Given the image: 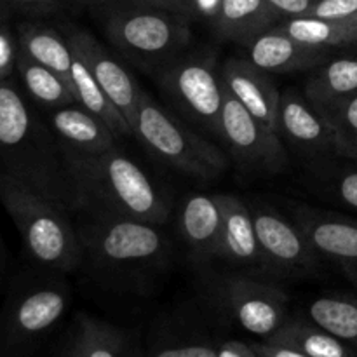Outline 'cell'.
I'll list each match as a JSON object with an SVG mask.
<instances>
[{"instance_id": "cell-13", "label": "cell", "mask_w": 357, "mask_h": 357, "mask_svg": "<svg viewBox=\"0 0 357 357\" xmlns=\"http://www.w3.org/2000/svg\"><path fill=\"white\" fill-rule=\"evenodd\" d=\"M222 80L229 96L239 101L267 128L279 132L281 93L267 72L255 66L250 59L232 58L223 63Z\"/></svg>"}, {"instance_id": "cell-28", "label": "cell", "mask_w": 357, "mask_h": 357, "mask_svg": "<svg viewBox=\"0 0 357 357\" xmlns=\"http://www.w3.org/2000/svg\"><path fill=\"white\" fill-rule=\"evenodd\" d=\"M77 330L87 357H139L128 335L105 321L84 316Z\"/></svg>"}, {"instance_id": "cell-14", "label": "cell", "mask_w": 357, "mask_h": 357, "mask_svg": "<svg viewBox=\"0 0 357 357\" xmlns=\"http://www.w3.org/2000/svg\"><path fill=\"white\" fill-rule=\"evenodd\" d=\"M63 153L98 155L115 146V132L79 103L42 112Z\"/></svg>"}, {"instance_id": "cell-6", "label": "cell", "mask_w": 357, "mask_h": 357, "mask_svg": "<svg viewBox=\"0 0 357 357\" xmlns=\"http://www.w3.org/2000/svg\"><path fill=\"white\" fill-rule=\"evenodd\" d=\"M157 77L178 110L218 138L225 87L215 56L211 52L180 54L157 70Z\"/></svg>"}, {"instance_id": "cell-25", "label": "cell", "mask_w": 357, "mask_h": 357, "mask_svg": "<svg viewBox=\"0 0 357 357\" xmlns=\"http://www.w3.org/2000/svg\"><path fill=\"white\" fill-rule=\"evenodd\" d=\"M72 89L77 103L101 119L115 132V136H132V129L124 115L115 108L110 98L96 82L89 66L75 51H73L72 65Z\"/></svg>"}, {"instance_id": "cell-12", "label": "cell", "mask_w": 357, "mask_h": 357, "mask_svg": "<svg viewBox=\"0 0 357 357\" xmlns=\"http://www.w3.org/2000/svg\"><path fill=\"white\" fill-rule=\"evenodd\" d=\"M251 211L264 265L279 272H307L316 265L319 255L296 222H289L271 208H255Z\"/></svg>"}, {"instance_id": "cell-4", "label": "cell", "mask_w": 357, "mask_h": 357, "mask_svg": "<svg viewBox=\"0 0 357 357\" xmlns=\"http://www.w3.org/2000/svg\"><path fill=\"white\" fill-rule=\"evenodd\" d=\"M132 136L164 164L197 180H216L229 167L220 146L190 131L145 91L136 107Z\"/></svg>"}, {"instance_id": "cell-42", "label": "cell", "mask_w": 357, "mask_h": 357, "mask_svg": "<svg viewBox=\"0 0 357 357\" xmlns=\"http://www.w3.org/2000/svg\"><path fill=\"white\" fill-rule=\"evenodd\" d=\"M2 268H3V244L0 241V274H2Z\"/></svg>"}, {"instance_id": "cell-35", "label": "cell", "mask_w": 357, "mask_h": 357, "mask_svg": "<svg viewBox=\"0 0 357 357\" xmlns=\"http://www.w3.org/2000/svg\"><path fill=\"white\" fill-rule=\"evenodd\" d=\"M337 194L351 208L357 209V171H345L337 181Z\"/></svg>"}, {"instance_id": "cell-32", "label": "cell", "mask_w": 357, "mask_h": 357, "mask_svg": "<svg viewBox=\"0 0 357 357\" xmlns=\"http://www.w3.org/2000/svg\"><path fill=\"white\" fill-rule=\"evenodd\" d=\"M149 357H216V345L209 342H178L153 349Z\"/></svg>"}, {"instance_id": "cell-27", "label": "cell", "mask_w": 357, "mask_h": 357, "mask_svg": "<svg viewBox=\"0 0 357 357\" xmlns=\"http://www.w3.org/2000/svg\"><path fill=\"white\" fill-rule=\"evenodd\" d=\"M307 314L316 326L357 349V300L321 296L310 303Z\"/></svg>"}, {"instance_id": "cell-40", "label": "cell", "mask_w": 357, "mask_h": 357, "mask_svg": "<svg viewBox=\"0 0 357 357\" xmlns=\"http://www.w3.org/2000/svg\"><path fill=\"white\" fill-rule=\"evenodd\" d=\"M86 6H108V3H115V7L122 6L124 2H131V0H77Z\"/></svg>"}, {"instance_id": "cell-22", "label": "cell", "mask_w": 357, "mask_h": 357, "mask_svg": "<svg viewBox=\"0 0 357 357\" xmlns=\"http://www.w3.org/2000/svg\"><path fill=\"white\" fill-rule=\"evenodd\" d=\"M303 94L310 103L330 115L342 101L357 94V56L330 58L314 68L303 86Z\"/></svg>"}, {"instance_id": "cell-37", "label": "cell", "mask_w": 357, "mask_h": 357, "mask_svg": "<svg viewBox=\"0 0 357 357\" xmlns=\"http://www.w3.org/2000/svg\"><path fill=\"white\" fill-rule=\"evenodd\" d=\"M216 357H260L253 344H244L239 340H227L216 347Z\"/></svg>"}, {"instance_id": "cell-38", "label": "cell", "mask_w": 357, "mask_h": 357, "mask_svg": "<svg viewBox=\"0 0 357 357\" xmlns=\"http://www.w3.org/2000/svg\"><path fill=\"white\" fill-rule=\"evenodd\" d=\"M255 351L258 352L260 357H309L303 352L296 351L293 347H286V345L271 344V342H257L253 344Z\"/></svg>"}, {"instance_id": "cell-10", "label": "cell", "mask_w": 357, "mask_h": 357, "mask_svg": "<svg viewBox=\"0 0 357 357\" xmlns=\"http://www.w3.org/2000/svg\"><path fill=\"white\" fill-rule=\"evenodd\" d=\"M218 138L225 143L237 162L250 169L279 173L288 162L281 135L253 117L227 93L220 117Z\"/></svg>"}, {"instance_id": "cell-44", "label": "cell", "mask_w": 357, "mask_h": 357, "mask_svg": "<svg viewBox=\"0 0 357 357\" xmlns=\"http://www.w3.org/2000/svg\"><path fill=\"white\" fill-rule=\"evenodd\" d=\"M0 357H2V352H0Z\"/></svg>"}, {"instance_id": "cell-39", "label": "cell", "mask_w": 357, "mask_h": 357, "mask_svg": "<svg viewBox=\"0 0 357 357\" xmlns=\"http://www.w3.org/2000/svg\"><path fill=\"white\" fill-rule=\"evenodd\" d=\"M59 357H87L86 349H84V344H82V338H80L79 335V330L75 331L73 338L70 340L68 347L61 352V356Z\"/></svg>"}, {"instance_id": "cell-21", "label": "cell", "mask_w": 357, "mask_h": 357, "mask_svg": "<svg viewBox=\"0 0 357 357\" xmlns=\"http://www.w3.org/2000/svg\"><path fill=\"white\" fill-rule=\"evenodd\" d=\"M14 30L21 54L54 70L72 84L73 49L65 31L44 20H20L14 23Z\"/></svg>"}, {"instance_id": "cell-16", "label": "cell", "mask_w": 357, "mask_h": 357, "mask_svg": "<svg viewBox=\"0 0 357 357\" xmlns=\"http://www.w3.org/2000/svg\"><path fill=\"white\" fill-rule=\"evenodd\" d=\"M279 135L307 153L333 149V129L328 115L295 89L281 93Z\"/></svg>"}, {"instance_id": "cell-43", "label": "cell", "mask_w": 357, "mask_h": 357, "mask_svg": "<svg viewBox=\"0 0 357 357\" xmlns=\"http://www.w3.org/2000/svg\"><path fill=\"white\" fill-rule=\"evenodd\" d=\"M347 21H351L352 26H356V28H357V14H356V16H352L351 20H347Z\"/></svg>"}, {"instance_id": "cell-2", "label": "cell", "mask_w": 357, "mask_h": 357, "mask_svg": "<svg viewBox=\"0 0 357 357\" xmlns=\"http://www.w3.org/2000/svg\"><path fill=\"white\" fill-rule=\"evenodd\" d=\"M63 157L75 204L91 206L101 216L155 225L169 218V204L155 181L115 146L98 155L63 153Z\"/></svg>"}, {"instance_id": "cell-33", "label": "cell", "mask_w": 357, "mask_h": 357, "mask_svg": "<svg viewBox=\"0 0 357 357\" xmlns=\"http://www.w3.org/2000/svg\"><path fill=\"white\" fill-rule=\"evenodd\" d=\"M357 14V0H319L307 16L344 21Z\"/></svg>"}, {"instance_id": "cell-3", "label": "cell", "mask_w": 357, "mask_h": 357, "mask_svg": "<svg viewBox=\"0 0 357 357\" xmlns=\"http://www.w3.org/2000/svg\"><path fill=\"white\" fill-rule=\"evenodd\" d=\"M0 202L35 264L58 272H72L80 264L84 246L66 208L2 171Z\"/></svg>"}, {"instance_id": "cell-24", "label": "cell", "mask_w": 357, "mask_h": 357, "mask_svg": "<svg viewBox=\"0 0 357 357\" xmlns=\"http://www.w3.org/2000/svg\"><path fill=\"white\" fill-rule=\"evenodd\" d=\"M265 342L293 347L309 357H357L354 347L316 326L310 319L298 317H288L286 323Z\"/></svg>"}, {"instance_id": "cell-26", "label": "cell", "mask_w": 357, "mask_h": 357, "mask_svg": "<svg viewBox=\"0 0 357 357\" xmlns=\"http://www.w3.org/2000/svg\"><path fill=\"white\" fill-rule=\"evenodd\" d=\"M279 24L295 40L310 47L331 51L335 47L357 44V28L347 20L335 21L316 16H298L286 17Z\"/></svg>"}, {"instance_id": "cell-17", "label": "cell", "mask_w": 357, "mask_h": 357, "mask_svg": "<svg viewBox=\"0 0 357 357\" xmlns=\"http://www.w3.org/2000/svg\"><path fill=\"white\" fill-rule=\"evenodd\" d=\"M296 225L319 257L344 267H357V222L330 213L300 209Z\"/></svg>"}, {"instance_id": "cell-29", "label": "cell", "mask_w": 357, "mask_h": 357, "mask_svg": "<svg viewBox=\"0 0 357 357\" xmlns=\"http://www.w3.org/2000/svg\"><path fill=\"white\" fill-rule=\"evenodd\" d=\"M328 119L333 129L335 152L357 160V94L342 101Z\"/></svg>"}, {"instance_id": "cell-1", "label": "cell", "mask_w": 357, "mask_h": 357, "mask_svg": "<svg viewBox=\"0 0 357 357\" xmlns=\"http://www.w3.org/2000/svg\"><path fill=\"white\" fill-rule=\"evenodd\" d=\"M17 80L0 82V171L58 202L75 206L63 150Z\"/></svg>"}, {"instance_id": "cell-7", "label": "cell", "mask_w": 357, "mask_h": 357, "mask_svg": "<svg viewBox=\"0 0 357 357\" xmlns=\"http://www.w3.org/2000/svg\"><path fill=\"white\" fill-rule=\"evenodd\" d=\"M80 241L94 261L114 268L152 264L167 250L159 225L117 216L100 215L98 222L87 227Z\"/></svg>"}, {"instance_id": "cell-34", "label": "cell", "mask_w": 357, "mask_h": 357, "mask_svg": "<svg viewBox=\"0 0 357 357\" xmlns=\"http://www.w3.org/2000/svg\"><path fill=\"white\" fill-rule=\"evenodd\" d=\"M282 17L307 16L319 0H267Z\"/></svg>"}, {"instance_id": "cell-31", "label": "cell", "mask_w": 357, "mask_h": 357, "mask_svg": "<svg viewBox=\"0 0 357 357\" xmlns=\"http://www.w3.org/2000/svg\"><path fill=\"white\" fill-rule=\"evenodd\" d=\"M0 3L23 20H45L63 9V0H0Z\"/></svg>"}, {"instance_id": "cell-41", "label": "cell", "mask_w": 357, "mask_h": 357, "mask_svg": "<svg viewBox=\"0 0 357 357\" xmlns=\"http://www.w3.org/2000/svg\"><path fill=\"white\" fill-rule=\"evenodd\" d=\"M7 17H13V14L0 3V20H7Z\"/></svg>"}, {"instance_id": "cell-30", "label": "cell", "mask_w": 357, "mask_h": 357, "mask_svg": "<svg viewBox=\"0 0 357 357\" xmlns=\"http://www.w3.org/2000/svg\"><path fill=\"white\" fill-rule=\"evenodd\" d=\"M20 54V44H17L13 17L0 20V82L16 75Z\"/></svg>"}, {"instance_id": "cell-20", "label": "cell", "mask_w": 357, "mask_h": 357, "mask_svg": "<svg viewBox=\"0 0 357 357\" xmlns=\"http://www.w3.org/2000/svg\"><path fill=\"white\" fill-rule=\"evenodd\" d=\"M223 208L220 194H190L183 201L178 229L187 246L201 258H218Z\"/></svg>"}, {"instance_id": "cell-8", "label": "cell", "mask_w": 357, "mask_h": 357, "mask_svg": "<svg viewBox=\"0 0 357 357\" xmlns=\"http://www.w3.org/2000/svg\"><path fill=\"white\" fill-rule=\"evenodd\" d=\"M70 305L68 286L38 282L20 289L9 300L2 319V340L10 352H20L47 335Z\"/></svg>"}, {"instance_id": "cell-11", "label": "cell", "mask_w": 357, "mask_h": 357, "mask_svg": "<svg viewBox=\"0 0 357 357\" xmlns=\"http://www.w3.org/2000/svg\"><path fill=\"white\" fill-rule=\"evenodd\" d=\"M63 31L73 51L86 61L96 82L132 129L136 107L143 94L142 87L136 84L129 70L93 33L73 24H68Z\"/></svg>"}, {"instance_id": "cell-5", "label": "cell", "mask_w": 357, "mask_h": 357, "mask_svg": "<svg viewBox=\"0 0 357 357\" xmlns=\"http://www.w3.org/2000/svg\"><path fill=\"white\" fill-rule=\"evenodd\" d=\"M187 17L131 0L110 9L105 33L122 56L159 70L187 47L190 40Z\"/></svg>"}, {"instance_id": "cell-15", "label": "cell", "mask_w": 357, "mask_h": 357, "mask_svg": "<svg viewBox=\"0 0 357 357\" xmlns=\"http://www.w3.org/2000/svg\"><path fill=\"white\" fill-rule=\"evenodd\" d=\"M248 45V59L267 73H295L314 70L331 58V51L295 40L281 24L268 28Z\"/></svg>"}, {"instance_id": "cell-18", "label": "cell", "mask_w": 357, "mask_h": 357, "mask_svg": "<svg viewBox=\"0 0 357 357\" xmlns=\"http://www.w3.org/2000/svg\"><path fill=\"white\" fill-rule=\"evenodd\" d=\"M220 201L223 208V222L218 258L236 267L264 265L251 208L230 194H220Z\"/></svg>"}, {"instance_id": "cell-23", "label": "cell", "mask_w": 357, "mask_h": 357, "mask_svg": "<svg viewBox=\"0 0 357 357\" xmlns=\"http://www.w3.org/2000/svg\"><path fill=\"white\" fill-rule=\"evenodd\" d=\"M16 79L28 100L40 112L56 110L66 105L77 103L72 84L54 70L35 63L20 54L16 66Z\"/></svg>"}, {"instance_id": "cell-9", "label": "cell", "mask_w": 357, "mask_h": 357, "mask_svg": "<svg viewBox=\"0 0 357 357\" xmlns=\"http://www.w3.org/2000/svg\"><path fill=\"white\" fill-rule=\"evenodd\" d=\"M216 302L248 333L267 340L288 319V295L279 286L230 275L216 286Z\"/></svg>"}, {"instance_id": "cell-19", "label": "cell", "mask_w": 357, "mask_h": 357, "mask_svg": "<svg viewBox=\"0 0 357 357\" xmlns=\"http://www.w3.org/2000/svg\"><path fill=\"white\" fill-rule=\"evenodd\" d=\"M209 20L218 37L250 44L255 37L281 23L282 16L267 0H216Z\"/></svg>"}, {"instance_id": "cell-36", "label": "cell", "mask_w": 357, "mask_h": 357, "mask_svg": "<svg viewBox=\"0 0 357 357\" xmlns=\"http://www.w3.org/2000/svg\"><path fill=\"white\" fill-rule=\"evenodd\" d=\"M132 2L169 10V13L183 14V16H188L192 10H195V0H132Z\"/></svg>"}]
</instances>
